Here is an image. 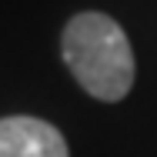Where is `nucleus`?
Instances as JSON below:
<instances>
[{"label":"nucleus","mask_w":157,"mask_h":157,"mask_svg":"<svg viewBox=\"0 0 157 157\" xmlns=\"http://www.w3.org/2000/svg\"><path fill=\"white\" fill-rule=\"evenodd\" d=\"M60 57L84 94L94 100L117 104L134 87V47L124 27L104 10H80L63 24Z\"/></svg>","instance_id":"f257e3e1"},{"label":"nucleus","mask_w":157,"mask_h":157,"mask_svg":"<svg viewBox=\"0 0 157 157\" xmlns=\"http://www.w3.org/2000/svg\"><path fill=\"white\" fill-rule=\"evenodd\" d=\"M0 157H70V151L50 121L17 114L0 117Z\"/></svg>","instance_id":"f03ea898"}]
</instances>
